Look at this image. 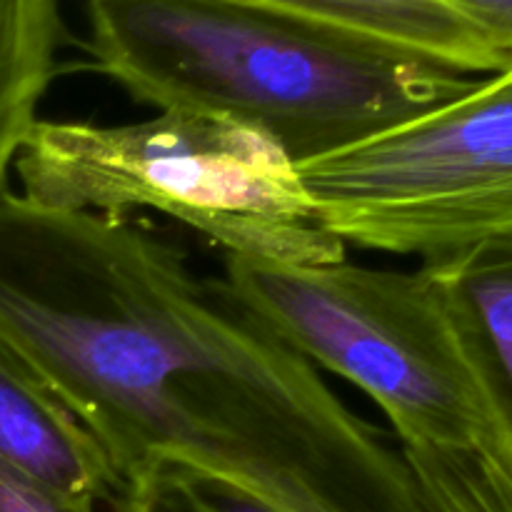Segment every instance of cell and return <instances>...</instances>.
Here are the masks:
<instances>
[{"label":"cell","instance_id":"4","mask_svg":"<svg viewBox=\"0 0 512 512\" xmlns=\"http://www.w3.org/2000/svg\"><path fill=\"white\" fill-rule=\"evenodd\" d=\"M223 280L315 368L375 400L400 450H478L512 465L478 370L423 268L225 255Z\"/></svg>","mask_w":512,"mask_h":512},{"label":"cell","instance_id":"9","mask_svg":"<svg viewBox=\"0 0 512 512\" xmlns=\"http://www.w3.org/2000/svg\"><path fill=\"white\" fill-rule=\"evenodd\" d=\"M58 0H0V193L58 73Z\"/></svg>","mask_w":512,"mask_h":512},{"label":"cell","instance_id":"11","mask_svg":"<svg viewBox=\"0 0 512 512\" xmlns=\"http://www.w3.org/2000/svg\"><path fill=\"white\" fill-rule=\"evenodd\" d=\"M120 512H275L243 490L180 468H145L125 478Z\"/></svg>","mask_w":512,"mask_h":512},{"label":"cell","instance_id":"5","mask_svg":"<svg viewBox=\"0 0 512 512\" xmlns=\"http://www.w3.org/2000/svg\"><path fill=\"white\" fill-rule=\"evenodd\" d=\"M298 175L343 245L425 263L512 238V65Z\"/></svg>","mask_w":512,"mask_h":512},{"label":"cell","instance_id":"8","mask_svg":"<svg viewBox=\"0 0 512 512\" xmlns=\"http://www.w3.org/2000/svg\"><path fill=\"white\" fill-rule=\"evenodd\" d=\"M420 268L453 318L512 455V238L485 240Z\"/></svg>","mask_w":512,"mask_h":512},{"label":"cell","instance_id":"6","mask_svg":"<svg viewBox=\"0 0 512 512\" xmlns=\"http://www.w3.org/2000/svg\"><path fill=\"white\" fill-rule=\"evenodd\" d=\"M0 463L73 503H113L123 478L58 395L0 340Z\"/></svg>","mask_w":512,"mask_h":512},{"label":"cell","instance_id":"12","mask_svg":"<svg viewBox=\"0 0 512 512\" xmlns=\"http://www.w3.org/2000/svg\"><path fill=\"white\" fill-rule=\"evenodd\" d=\"M0 512H98L93 505L73 503L10 465L0 463Z\"/></svg>","mask_w":512,"mask_h":512},{"label":"cell","instance_id":"13","mask_svg":"<svg viewBox=\"0 0 512 512\" xmlns=\"http://www.w3.org/2000/svg\"><path fill=\"white\" fill-rule=\"evenodd\" d=\"M443 3L512 58V0H443Z\"/></svg>","mask_w":512,"mask_h":512},{"label":"cell","instance_id":"7","mask_svg":"<svg viewBox=\"0 0 512 512\" xmlns=\"http://www.w3.org/2000/svg\"><path fill=\"white\" fill-rule=\"evenodd\" d=\"M455 73L498 75L512 58L443 0H240Z\"/></svg>","mask_w":512,"mask_h":512},{"label":"cell","instance_id":"1","mask_svg":"<svg viewBox=\"0 0 512 512\" xmlns=\"http://www.w3.org/2000/svg\"><path fill=\"white\" fill-rule=\"evenodd\" d=\"M0 340L120 478L180 468L275 512H430L408 460L183 250L0 193Z\"/></svg>","mask_w":512,"mask_h":512},{"label":"cell","instance_id":"2","mask_svg":"<svg viewBox=\"0 0 512 512\" xmlns=\"http://www.w3.org/2000/svg\"><path fill=\"white\" fill-rule=\"evenodd\" d=\"M85 10L95 63L135 100L263 130L295 165L480 80L240 0H85Z\"/></svg>","mask_w":512,"mask_h":512},{"label":"cell","instance_id":"10","mask_svg":"<svg viewBox=\"0 0 512 512\" xmlns=\"http://www.w3.org/2000/svg\"><path fill=\"white\" fill-rule=\"evenodd\" d=\"M430 512H512V465L478 450H400Z\"/></svg>","mask_w":512,"mask_h":512},{"label":"cell","instance_id":"3","mask_svg":"<svg viewBox=\"0 0 512 512\" xmlns=\"http://www.w3.org/2000/svg\"><path fill=\"white\" fill-rule=\"evenodd\" d=\"M40 208L125 215L148 208L218 243L228 258L273 265L345 260L320 223L295 160L263 130L165 110L143 123L38 120L13 163Z\"/></svg>","mask_w":512,"mask_h":512}]
</instances>
